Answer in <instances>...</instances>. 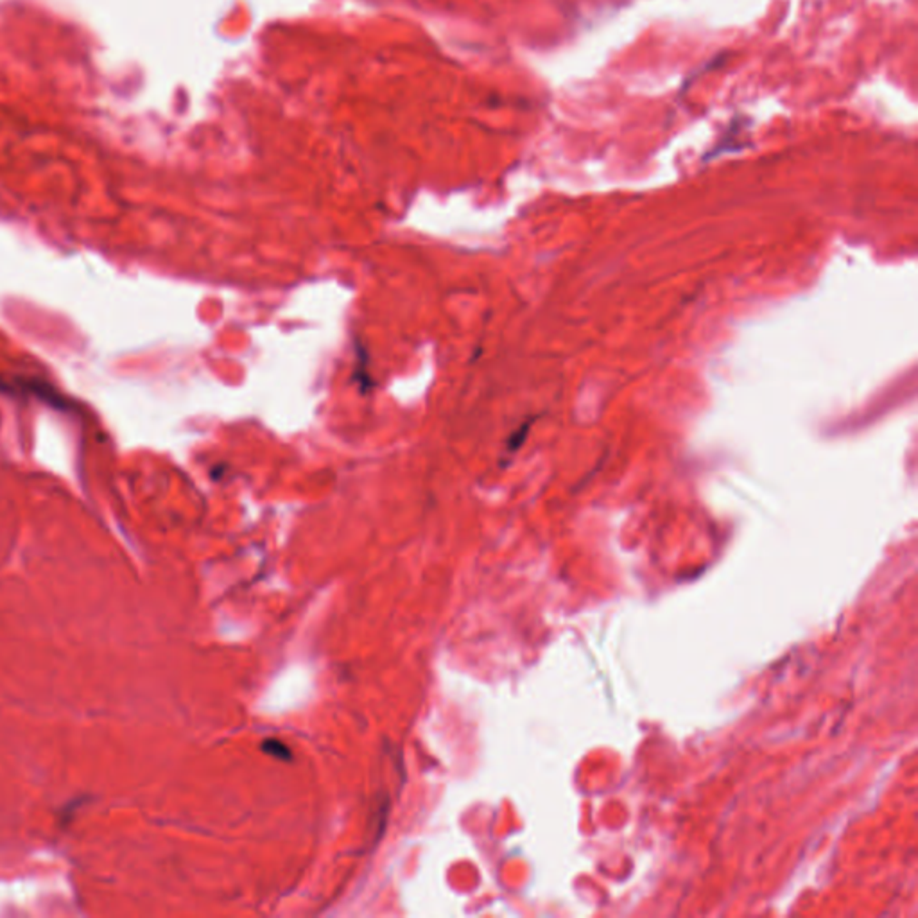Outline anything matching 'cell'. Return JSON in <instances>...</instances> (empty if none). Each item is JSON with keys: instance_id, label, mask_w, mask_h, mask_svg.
<instances>
[{"instance_id": "1", "label": "cell", "mask_w": 918, "mask_h": 918, "mask_svg": "<svg viewBox=\"0 0 918 918\" xmlns=\"http://www.w3.org/2000/svg\"><path fill=\"white\" fill-rule=\"evenodd\" d=\"M264 752H268V754H271L273 757L282 759V761H285V759H291V752L287 750V746H285L283 743H281V741H273V739H271V741H266V743H264Z\"/></svg>"}]
</instances>
